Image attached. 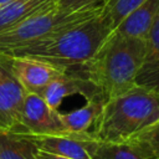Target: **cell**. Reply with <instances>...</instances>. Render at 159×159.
I'll use <instances>...</instances> for the list:
<instances>
[{"instance_id": "52a82bcc", "label": "cell", "mask_w": 159, "mask_h": 159, "mask_svg": "<svg viewBox=\"0 0 159 159\" xmlns=\"http://www.w3.org/2000/svg\"><path fill=\"white\" fill-rule=\"evenodd\" d=\"M1 57L4 58L9 71L27 93L41 94L46 86L63 72L46 62L34 58L9 56Z\"/></svg>"}, {"instance_id": "30bf717a", "label": "cell", "mask_w": 159, "mask_h": 159, "mask_svg": "<svg viewBox=\"0 0 159 159\" xmlns=\"http://www.w3.org/2000/svg\"><path fill=\"white\" fill-rule=\"evenodd\" d=\"M91 159H155L138 140L129 138L120 142H108L92 138L88 143Z\"/></svg>"}, {"instance_id": "8992f818", "label": "cell", "mask_w": 159, "mask_h": 159, "mask_svg": "<svg viewBox=\"0 0 159 159\" xmlns=\"http://www.w3.org/2000/svg\"><path fill=\"white\" fill-rule=\"evenodd\" d=\"M21 124L25 133L51 135L66 133L58 109H53L36 93H27L24 101Z\"/></svg>"}, {"instance_id": "277c9868", "label": "cell", "mask_w": 159, "mask_h": 159, "mask_svg": "<svg viewBox=\"0 0 159 159\" xmlns=\"http://www.w3.org/2000/svg\"><path fill=\"white\" fill-rule=\"evenodd\" d=\"M103 6L81 11H65L56 2L0 32V55L32 45L46 36L98 14Z\"/></svg>"}, {"instance_id": "5bb4252c", "label": "cell", "mask_w": 159, "mask_h": 159, "mask_svg": "<svg viewBox=\"0 0 159 159\" xmlns=\"http://www.w3.org/2000/svg\"><path fill=\"white\" fill-rule=\"evenodd\" d=\"M37 152L27 133L0 129V159H37Z\"/></svg>"}, {"instance_id": "4fadbf2b", "label": "cell", "mask_w": 159, "mask_h": 159, "mask_svg": "<svg viewBox=\"0 0 159 159\" xmlns=\"http://www.w3.org/2000/svg\"><path fill=\"white\" fill-rule=\"evenodd\" d=\"M56 2V0H11L0 5V32Z\"/></svg>"}, {"instance_id": "ac0fdd59", "label": "cell", "mask_w": 159, "mask_h": 159, "mask_svg": "<svg viewBox=\"0 0 159 159\" xmlns=\"http://www.w3.org/2000/svg\"><path fill=\"white\" fill-rule=\"evenodd\" d=\"M107 0H56L60 9L65 11H81L103 6Z\"/></svg>"}, {"instance_id": "7a4b0ae2", "label": "cell", "mask_w": 159, "mask_h": 159, "mask_svg": "<svg viewBox=\"0 0 159 159\" xmlns=\"http://www.w3.org/2000/svg\"><path fill=\"white\" fill-rule=\"evenodd\" d=\"M145 50V39L124 36L113 31L89 61L70 71L88 80L106 103L135 86Z\"/></svg>"}, {"instance_id": "9c48e42d", "label": "cell", "mask_w": 159, "mask_h": 159, "mask_svg": "<svg viewBox=\"0 0 159 159\" xmlns=\"http://www.w3.org/2000/svg\"><path fill=\"white\" fill-rule=\"evenodd\" d=\"M29 135L39 150L67 157L71 159H91L88 153V143L92 138H94L92 132H66L62 134L51 135Z\"/></svg>"}, {"instance_id": "3957f363", "label": "cell", "mask_w": 159, "mask_h": 159, "mask_svg": "<svg viewBox=\"0 0 159 159\" xmlns=\"http://www.w3.org/2000/svg\"><path fill=\"white\" fill-rule=\"evenodd\" d=\"M157 120L159 92L135 84L103 104L92 134L99 140H127Z\"/></svg>"}, {"instance_id": "6da1fadb", "label": "cell", "mask_w": 159, "mask_h": 159, "mask_svg": "<svg viewBox=\"0 0 159 159\" xmlns=\"http://www.w3.org/2000/svg\"><path fill=\"white\" fill-rule=\"evenodd\" d=\"M112 32L113 27L102 9L98 14L83 21L1 56L34 58L61 71H70L89 61Z\"/></svg>"}, {"instance_id": "e0dca14e", "label": "cell", "mask_w": 159, "mask_h": 159, "mask_svg": "<svg viewBox=\"0 0 159 159\" xmlns=\"http://www.w3.org/2000/svg\"><path fill=\"white\" fill-rule=\"evenodd\" d=\"M132 138L143 144L155 159H159V120L148 125Z\"/></svg>"}, {"instance_id": "ba28073f", "label": "cell", "mask_w": 159, "mask_h": 159, "mask_svg": "<svg viewBox=\"0 0 159 159\" xmlns=\"http://www.w3.org/2000/svg\"><path fill=\"white\" fill-rule=\"evenodd\" d=\"M75 94L84 97L86 101L96 99L102 102L96 87L83 76L73 71H63L60 76L52 80L39 96H41L50 107L58 109L65 98Z\"/></svg>"}, {"instance_id": "8fae6325", "label": "cell", "mask_w": 159, "mask_h": 159, "mask_svg": "<svg viewBox=\"0 0 159 159\" xmlns=\"http://www.w3.org/2000/svg\"><path fill=\"white\" fill-rule=\"evenodd\" d=\"M158 14L159 0H145L124 17L114 31L124 36L147 39Z\"/></svg>"}, {"instance_id": "5b68a950", "label": "cell", "mask_w": 159, "mask_h": 159, "mask_svg": "<svg viewBox=\"0 0 159 159\" xmlns=\"http://www.w3.org/2000/svg\"><path fill=\"white\" fill-rule=\"evenodd\" d=\"M26 94L0 56V129L25 133L21 118Z\"/></svg>"}, {"instance_id": "d6986e66", "label": "cell", "mask_w": 159, "mask_h": 159, "mask_svg": "<svg viewBox=\"0 0 159 159\" xmlns=\"http://www.w3.org/2000/svg\"><path fill=\"white\" fill-rule=\"evenodd\" d=\"M37 159H71L67 157H62V155H56V154H51V153H46L42 150L37 152Z\"/></svg>"}, {"instance_id": "9a60e30c", "label": "cell", "mask_w": 159, "mask_h": 159, "mask_svg": "<svg viewBox=\"0 0 159 159\" xmlns=\"http://www.w3.org/2000/svg\"><path fill=\"white\" fill-rule=\"evenodd\" d=\"M103 104L104 103L101 101L92 99V101H86V104L82 106L81 108H77L75 111L66 112V113H60L61 120L66 130L72 133L92 132L89 130V128L93 129L101 114Z\"/></svg>"}, {"instance_id": "ffe728a7", "label": "cell", "mask_w": 159, "mask_h": 159, "mask_svg": "<svg viewBox=\"0 0 159 159\" xmlns=\"http://www.w3.org/2000/svg\"><path fill=\"white\" fill-rule=\"evenodd\" d=\"M9 1H11V0H0V5H4L6 2H9Z\"/></svg>"}, {"instance_id": "7c38bea8", "label": "cell", "mask_w": 159, "mask_h": 159, "mask_svg": "<svg viewBox=\"0 0 159 159\" xmlns=\"http://www.w3.org/2000/svg\"><path fill=\"white\" fill-rule=\"evenodd\" d=\"M147 50L135 84L159 92V14L145 39Z\"/></svg>"}, {"instance_id": "2e32d148", "label": "cell", "mask_w": 159, "mask_h": 159, "mask_svg": "<svg viewBox=\"0 0 159 159\" xmlns=\"http://www.w3.org/2000/svg\"><path fill=\"white\" fill-rule=\"evenodd\" d=\"M144 1L145 0H107L103 5V14L108 19L113 31L125 16Z\"/></svg>"}]
</instances>
